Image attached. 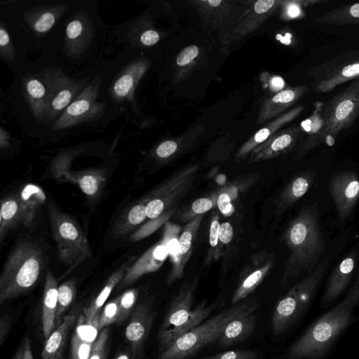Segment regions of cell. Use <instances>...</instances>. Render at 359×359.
I'll return each instance as SVG.
<instances>
[{
  "label": "cell",
  "instance_id": "1",
  "mask_svg": "<svg viewBox=\"0 0 359 359\" xmlns=\"http://www.w3.org/2000/svg\"><path fill=\"white\" fill-rule=\"evenodd\" d=\"M283 239L290 250L280 280L284 286L302 273L311 272L319 264L318 260L325 250L317 206L302 208L290 222Z\"/></svg>",
  "mask_w": 359,
  "mask_h": 359
},
{
  "label": "cell",
  "instance_id": "2",
  "mask_svg": "<svg viewBox=\"0 0 359 359\" xmlns=\"http://www.w3.org/2000/svg\"><path fill=\"white\" fill-rule=\"evenodd\" d=\"M359 304V273L346 297L318 318L289 348L285 359H318L325 355L351 321Z\"/></svg>",
  "mask_w": 359,
  "mask_h": 359
},
{
  "label": "cell",
  "instance_id": "3",
  "mask_svg": "<svg viewBox=\"0 0 359 359\" xmlns=\"http://www.w3.org/2000/svg\"><path fill=\"white\" fill-rule=\"evenodd\" d=\"M320 128L308 135L298 154L301 158L321 144L332 146L338 134L350 128L359 114V79L334 95L325 103H320Z\"/></svg>",
  "mask_w": 359,
  "mask_h": 359
},
{
  "label": "cell",
  "instance_id": "4",
  "mask_svg": "<svg viewBox=\"0 0 359 359\" xmlns=\"http://www.w3.org/2000/svg\"><path fill=\"white\" fill-rule=\"evenodd\" d=\"M197 280L186 283L172 298L157 334L158 353L170 347L179 337L203 323L217 306L203 301L193 308Z\"/></svg>",
  "mask_w": 359,
  "mask_h": 359
},
{
  "label": "cell",
  "instance_id": "5",
  "mask_svg": "<svg viewBox=\"0 0 359 359\" xmlns=\"http://www.w3.org/2000/svg\"><path fill=\"white\" fill-rule=\"evenodd\" d=\"M45 265L43 250L29 241L18 243L12 250L0 277V303L14 299L32 289Z\"/></svg>",
  "mask_w": 359,
  "mask_h": 359
},
{
  "label": "cell",
  "instance_id": "6",
  "mask_svg": "<svg viewBox=\"0 0 359 359\" xmlns=\"http://www.w3.org/2000/svg\"><path fill=\"white\" fill-rule=\"evenodd\" d=\"M259 304L255 299L243 300L204 320L179 337L156 359H187L217 342L227 324L235 318L252 310Z\"/></svg>",
  "mask_w": 359,
  "mask_h": 359
},
{
  "label": "cell",
  "instance_id": "7",
  "mask_svg": "<svg viewBox=\"0 0 359 359\" xmlns=\"http://www.w3.org/2000/svg\"><path fill=\"white\" fill-rule=\"evenodd\" d=\"M327 264L328 260L319 263L278 302L271 316V328L274 334L285 332L307 310L316 294Z\"/></svg>",
  "mask_w": 359,
  "mask_h": 359
},
{
  "label": "cell",
  "instance_id": "8",
  "mask_svg": "<svg viewBox=\"0 0 359 359\" xmlns=\"http://www.w3.org/2000/svg\"><path fill=\"white\" fill-rule=\"evenodd\" d=\"M48 215L58 259L69 271L72 270L91 256L87 237L78 223L53 203L48 205Z\"/></svg>",
  "mask_w": 359,
  "mask_h": 359
},
{
  "label": "cell",
  "instance_id": "9",
  "mask_svg": "<svg viewBox=\"0 0 359 359\" xmlns=\"http://www.w3.org/2000/svg\"><path fill=\"white\" fill-rule=\"evenodd\" d=\"M309 76L311 78V86L317 93L331 92L342 83L359 79V49L313 67Z\"/></svg>",
  "mask_w": 359,
  "mask_h": 359
},
{
  "label": "cell",
  "instance_id": "10",
  "mask_svg": "<svg viewBox=\"0 0 359 359\" xmlns=\"http://www.w3.org/2000/svg\"><path fill=\"white\" fill-rule=\"evenodd\" d=\"M47 90V109L45 121L58 118L82 91L83 81L66 76L59 69H46L40 74Z\"/></svg>",
  "mask_w": 359,
  "mask_h": 359
},
{
  "label": "cell",
  "instance_id": "11",
  "mask_svg": "<svg viewBox=\"0 0 359 359\" xmlns=\"http://www.w3.org/2000/svg\"><path fill=\"white\" fill-rule=\"evenodd\" d=\"M196 169L195 166L187 168L172 175L143 199L149 219L158 218L186 194L194 180Z\"/></svg>",
  "mask_w": 359,
  "mask_h": 359
},
{
  "label": "cell",
  "instance_id": "12",
  "mask_svg": "<svg viewBox=\"0 0 359 359\" xmlns=\"http://www.w3.org/2000/svg\"><path fill=\"white\" fill-rule=\"evenodd\" d=\"M100 79L97 77L88 84L56 119L52 128L65 129L71 126L93 120L103 112L104 103L97 102Z\"/></svg>",
  "mask_w": 359,
  "mask_h": 359
},
{
  "label": "cell",
  "instance_id": "13",
  "mask_svg": "<svg viewBox=\"0 0 359 359\" xmlns=\"http://www.w3.org/2000/svg\"><path fill=\"white\" fill-rule=\"evenodd\" d=\"M329 191L339 219L345 221L359 199V175L353 170L335 173L330 180Z\"/></svg>",
  "mask_w": 359,
  "mask_h": 359
},
{
  "label": "cell",
  "instance_id": "14",
  "mask_svg": "<svg viewBox=\"0 0 359 359\" xmlns=\"http://www.w3.org/2000/svg\"><path fill=\"white\" fill-rule=\"evenodd\" d=\"M155 313L151 305L142 302L137 305L130 316L125 336L128 341L133 359L142 355L144 344L149 335Z\"/></svg>",
  "mask_w": 359,
  "mask_h": 359
},
{
  "label": "cell",
  "instance_id": "15",
  "mask_svg": "<svg viewBox=\"0 0 359 359\" xmlns=\"http://www.w3.org/2000/svg\"><path fill=\"white\" fill-rule=\"evenodd\" d=\"M167 241V236L163 233L162 238L158 243L146 251L133 264H130L117 285L118 288L120 290L125 288L142 276L160 269L169 256Z\"/></svg>",
  "mask_w": 359,
  "mask_h": 359
},
{
  "label": "cell",
  "instance_id": "16",
  "mask_svg": "<svg viewBox=\"0 0 359 359\" xmlns=\"http://www.w3.org/2000/svg\"><path fill=\"white\" fill-rule=\"evenodd\" d=\"M67 155L61 156L55 163L57 177L73 182L90 200H95L101 194L106 180L105 172L102 169H88L71 172L66 168Z\"/></svg>",
  "mask_w": 359,
  "mask_h": 359
},
{
  "label": "cell",
  "instance_id": "17",
  "mask_svg": "<svg viewBox=\"0 0 359 359\" xmlns=\"http://www.w3.org/2000/svg\"><path fill=\"white\" fill-rule=\"evenodd\" d=\"M252 264L244 271L231 297L233 305L245 300L263 281L272 269L274 261L271 255L255 256Z\"/></svg>",
  "mask_w": 359,
  "mask_h": 359
},
{
  "label": "cell",
  "instance_id": "18",
  "mask_svg": "<svg viewBox=\"0 0 359 359\" xmlns=\"http://www.w3.org/2000/svg\"><path fill=\"white\" fill-rule=\"evenodd\" d=\"M358 254L352 250L333 269L322 296V304L335 301L345 290L353 276Z\"/></svg>",
  "mask_w": 359,
  "mask_h": 359
},
{
  "label": "cell",
  "instance_id": "19",
  "mask_svg": "<svg viewBox=\"0 0 359 359\" xmlns=\"http://www.w3.org/2000/svg\"><path fill=\"white\" fill-rule=\"evenodd\" d=\"M92 35L93 27L88 17L77 13L66 27V51L70 55H79L88 47Z\"/></svg>",
  "mask_w": 359,
  "mask_h": 359
},
{
  "label": "cell",
  "instance_id": "20",
  "mask_svg": "<svg viewBox=\"0 0 359 359\" xmlns=\"http://www.w3.org/2000/svg\"><path fill=\"white\" fill-rule=\"evenodd\" d=\"M255 311H249L230 321L217 341L218 347L234 346L250 337L255 329L257 320Z\"/></svg>",
  "mask_w": 359,
  "mask_h": 359
},
{
  "label": "cell",
  "instance_id": "21",
  "mask_svg": "<svg viewBox=\"0 0 359 359\" xmlns=\"http://www.w3.org/2000/svg\"><path fill=\"white\" fill-rule=\"evenodd\" d=\"M78 308L65 315L61 323L46 339L41 359H63L68 334L78 317Z\"/></svg>",
  "mask_w": 359,
  "mask_h": 359
},
{
  "label": "cell",
  "instance_id": "22",
  "mask_svg": "<svg viewBox=\"0 0 359 359\" xmlns=\"http://www.w3.org/2000/svg\"><path fill=\"white\" fill-rule=\"evenodd\" d=\"M316 179V170H306L294 177L276 200V214L284 212L299 201L310 189Z\"/></svg>",
  "mask_w": 359,
  "mask_h": 359
},
{
  "label": "cell",
  "instance_id": "23",
  "mask_svg": "<svg viewBox=\"0 0 359 359\" xmlns=\"http://www.w3.org/2000/svg\"><path fill=\"white\" fill-rule=\"evenodd\" d=\"M42 302V329L46 339L56 327V313L57 309V280L50 271L45 277Z\"/></svg>",
  "mask_w": 359,
  "mask_h": 359
},
{
  "label": "cell",
  "instance_id": "24",
  "mask_svg": "<svg viewBox=\"0 0 359 359\" xmlns=\"http://www.w3.org/2000/svg\"><path fill=\"white\" fill-rule=\"evenodd\" d=\"M203 215H198L190 219L183 227L179 237L180 254L176 269L169 273L167 278L168 284H172L175 280L180 278L184 274V268L189 259L192 244L199 229Z\"/></svg>",
  "mask_w": 359,
  "mask_h": 359
},
{
  "label": "cell",
  "instance_id": "25",
  "mask_svg": "<svg viewBox=\"0 0 359 359\" xmlns=\"http://www.w3.org/2000/svg\"><path fill=\"white\" fill-rule=\"evenodd\" d=\"M148 65L145 60L131 62L115 81L112 87V97L118 101L130 98L135 86L144 74Z\"/></svg>",
  "mask_w": 359,
  "mask_h": 359
},
{
  "label": "cell",
  "instance_id": "26",
  "mask_svg": "<svg viewBox=\"0 0 359 359\" xmlns=\"http://www.w3.org/2000/svg\"><path fill=\"white\" fill-rule=\"evenodd\" d=\"M131 261L132 258L121 266L110 276L95 299L84 309V316L88 323H97L103 305L113 290L121 282L126 272L130 267Z\"/></svg>",
  "mask_w": 359,
  "mask_h": 359
},
{
  "label": "cell",
  "instance_id": "27",
  "mask_svg": "<svg viewBox=\"0 0 359 359\" xmlns=\"http://www.w3.org/2000/svg\"><path fill=\"white\" fill-rule=\"evenodd\" d=\"M23 91L36 119L42 122L46 119L47 90L42 81L31 75L24 78Z\"/></svg>",
  "mask_w": 359,
  "mask_h": 359
},
{
  "label": "cell",
  "instance_id": "28",
  "mask_svg": "<svg viewBox=\"0 0 359 359\" xmlns=\"http://www.w3.org/2000/svg\"><path fill=\"white\" fill-rule=\"evenodd\" d=\"M23 212V225L31 226L37 212L46 201V194L41 187L36 184L25 185L18 194Z\"/></svg>",
  "mask_w": 359,
  "mask_h": 359
},
{
  "label": "cell",
  "instance_id": "29",
  "mask_svg": "<svg viewBox=\"0 0 359 359\" xmlns=\"http://www.w3.org/2000/svg\"><path fill=\"white\" fill-rule=\"evenodd\" d=\"M147 217L146 203L142 200L130 206L118 217L113 226L111 236L120 238L131 233Z\"/></svg>",
  "mask_w": 359,
  "mask_h": 359
},
{
  "label": "cell",
  "instance_id": "30",
  "mask_svg": "<svg viewBox=\"0 0 359 359\" xmlns=\"http://www.w3.org/2000/svg\"><path fill=\"white\" fill-rule=\"evenodd\" d=\"M23 224V212L18 195H11L2 199L0 210V238L15 226Z\"/></svg>",
  "mask_w": 359,
  "mask_h": 359
},
{
  "label": "cell",
  "instance_id": "31",
  "mask_svg": "<svg viewBox=\"0 0 359 359\" xmlns=\"http://www.w3.org/2000/svg\"><path fill=\"white\" fill-rule=\"evenodd\" d=\"M332 25H359V2L341 6L315 19Z\"/></svg>",
  "mask_w": 359,
  "mask_h": 359
},
{
  "label": "cell",
  "instance_id": "32",
  "mask_svg": "<svg viewBox=\"0 0 359 359\" xmlns=\"http://www.w3.org/2000/svg\"><path fill=\"white\" fill-rule=\"evenodd\" d=\"M65 10L63 5H60L34 11L28 15V22L36 33H46L53 27Z\"/></svg>",
  "mask_w": 359,
  "mask_h": 359
},
{
  "label": "cell",
  "instance_id": "33",
  "mask_svg": "<svg viewBox=\"0 0 359 359\" xmlns=\"http://www.w3.org/2000/svg\"><path fill=\"white\" fill-rule=\"evenodd\" d=\"M300 133L299 128H294L282 133L273 140L267 150L258 153L255 161L272 157L292 149L299 140Z\"/></svg>",
  "mask_w": 359,
  "mask_h": 359
},
{
  "label": "cell",
  "instance_id": "34",
  "mask_svg": "<svg viewBox=\"0 0 359 359\" xmlns=\"http://www.w3.org/2000/svg\"><path fill=\"white\" fill-rule=\"evenodd\" d=\"M304 108V105L298 106L276 120L271 126H269V128H264L259 130L255 135L252 141H251L250 143H248L241 149L240 155H244L250 149H252L256 144H260L265 141L271 135V133L273 130L295 118L303 111Z\"/></svg>",
  "mask_w": 359,
  "mask_h": 359
},
{
  "label": "cell",
  "instance_id": "35",
  "mask_svg": "<svg viewBox=\"0 0 359 359\" xmlns=\"http://www.w3.org/2000/svg\"><path fill=\"white\" fill-rule=\"evenodd\" d=\"M76 293V283L73 280H67L58 286L56 327L61 323L66 311L74 302Z\"/></svg>",
  "mask_w": 359,
  "mask_h": 359
},
{
  "label": "cell",
  "instance_id": "36",
  "mask_svg": "<svg viewBox=\"0 0 359 359\" xmlns=\"http://www.w3.org/2000/svg\"><path fill=\"white\" fill-rule=\"evenodd\" d=\"M119 297V313L117 322L121 323L130 318L135 308L138 291L133 288L125 291Z\"/></svg>",
  "mask_w": 359,
  "mask_h": 359
},
{
  "label": "cell",
  "instance_id": "37",
  "mask_svg": "<svg viewBox=\"0 0 359 359\" xmlns=\"http://www.w3.org/2000/svg\"><path fill=\"white\" fill-rule=\"evenodd\" d=\"M119 313V297L108 302L99 316L97 330L101 331L114 323H116Z\"/></svg>",
  "mask_w": 359,
  "mask_h": 359
},
{
  "label": "cell",
  "instance_id": "38",
  "mask_svg": "<svg viewBox=\"0 0 359 359\" xmlns=\"http://www.w3.org/2000/svg\"><path fill=\"white\" fill-rule=\"evenodd\" d=\"M93 343L88 341L78 333H74L71 342V359H89Z\"/></svg>",
  "mask_w": 359,
  "mask_h": 359
},
{
  "label": "cell",
  "instance_id": "39",
  "mask_svg": "<svg viewBox=\"0 0 359 359\" xmlns=\"http://www.w3.org/2000/svg\"><path fill=\"white\" fill-rule=\"evenodd\" d=\"M215 198V197L212 196L196 199L191 203L190 210L182 217H184V219H191L198 215H203L214 207L216 201Z\"/></svg>",
  "mask_w": 359,
  "mask_h": 359
},
{
  "label": "cell",
  "instance_id": "40",
  "mask_svg": "<svg viewBox=\"0 0 359 359\" xmlns=\"http://www.w3.org/2000/svg\"><path fill=\"white\" fill-rule=\"evenodd\" d=\"M258 353L249 349L231 350L209 355L203 359H257Z\"/></svg>",
  "mask_w": 359,
  "mask_h": 359
},
{
  "label": "cell",
  "instance_id": "41",
  "mask_svg": "<svg viewBox=\"0 0 359 359\" xmlns=\"http://www.w3.org/2000/svg\"><path fill=\"white\" fill-rule=\"evenodd\" d=\"M109 329L102 330L93 343L92 352L89 359H104L107 345L109 339Z\"/></svg>",
  "mask_w": 359,
  "mask_h": 359
},
{
  "label": "cell",
  "instance_id": "42",
  "mask_svg": "<svg viewBox=\"0 0 359 359\" xmlns=\"http://www.w3.org/2000/svg\"><path fill=\"white\" fill-rule=\"evenodd\" d=\"M0 50L1 55L6 60L14 58V50L7 30L1 24L0 27Z\"/></svg>",
  "mask_w": 359,
  "mask_h": 359
},
{
  "label": "cell",
  "instance_id": "43",
  "mask_svg": "<svg viewBox=\"0 0 359 359\" xmlns=\"http://www.w3.org/2000/svg\"><path fill=\"white\" fill-rule=\"evenodd\" d=\"M198 48L194 45L185 48L177 57V64L180 66L188 65L198 55Z\"/></svg>",
  "mask_w": 359,
  "mask_h": 359
},
{
  "label": "cell",
  "instance_id": "44",
  "mask_svg": "<svg viewBox=\"0 0 359 359\" xmlns=\"http://www.w3.org/2000/svg\"><path fill=\"white\" fill-rule=\"evenodd\" d=\"M177 149V142L172 140H167L158 146L156 153L159 158H165L175 154Z\"/></svg>",
  "mask_w": 359,
  "mask_h": 359
},
{
  "label": "cell",
  "instance_id": "45",
  "mask_svg": "<svg viewBox=\"0 0 359 359\" xmlns=\"http://www.w3.org/2000/svg\"><path fill=\"white\" fill-rule=\"evenodd\" d=\"M217 204L221 213L229 216L233 212V207L229 195L224 192L220 194L217 199Z\"/></svg>",
  "mask_w": 359,
  "mask_h": 359
},
{
  "label": "cell",
  "instance_id": "46",
  "mask_svg": "<svg viewBox=\"0 0 359 359\" xmlns=\"http://www.w3.org/2000/svg\"><path fill=\"white\" fill-rule=\"evenodd\" d=\"M233 236V229L231 224L227 222L222 223L219 231V242L223 245H229Z\"/></svg>",
  "mask_w": 359,
  "mask_h": 359
},
{
  "label": "cell",
  "instance_id": "47",
  "mask_svg": "<svg viewBox=\"0 0 359 359\" xmlns=\"http://www.w3.org/2000/svg\"><path fill=\"white\" fill-rule=\"evenodd\" d=\"M219 227L218 215H215L211 221L209 232V243L212 248H216L218 245Z\"/></svg>",
  "mask_w": 359,
  "mask_h": 359
},
{
  "label": "cell",
  "instance_id": "48",
  "mask_svg": "<svg viewBox=\"0 0 359 359\" xmlns=\"http://www.w3.org/2000/svg\"><path fill=\"white\" fill-rule=\"evenodd\" d=\"M11 319L8 315H2L0 318V344L6 341L10 332Z\"/></svg>",
  "mask_w": 359,
  "mask_h": 359
},
{
  "label": "cell",
  "instance_id": "49",
  "mask_svg": "<svg viewBox=\"0 0 359 359\" xmlns=\"http://www.w3.org/2000/svg\"><path fill=\"white\" fill-rule=\"evenodd\" d=\"M159 39L158 33L154 30H147L140 36V41L144 46L154 45L158 41Z\"/></svg>",
  "mask_w": 359,
  "mask_h": 359
},
{
  "label": "cell",
  "instance_id": "50",
  "mask_svg": "<svg viewBox=\"0 0 359 359\" xmlns=\"http://www.w3.org/2000/svg\"><path fill=\"white\" fill-rule=\"evenodd\" d=\"M274 4L273 0H259L255 3L254 9L257 13L262 14L271 9Z\"/></svg>",
  "mask_w": 359,
  "mask_h": 359
},
{
  "label": "cell",
  "instance_id": "51",
  "mask_svg": "<svg viewBox=\"0 0 359 359\" xmlns=\"http://www.w3.org/2000/svg\"><path fill=\"white\" fill-rule=\"evenodd\" d=\"M21 350L22 359H34L31 348V342L29 337H26L20 347Z\"/></svg>",
  "mask_w": 359,
  "mask_h": 359
},
{
  "label": "cell",
  "instance_id": "52",
  "mask_svg": "<svg viewBox=\"0 0 359 359\" xmlns=\"http://www.w3.org/2000/svg\"><path fill=\"white\" fill-rule=\"evenodd\" d=\"M270 83L274 90H281L285 86L283 79L280 76L273 77Z\"/></svg>",
  "mask_w": 359,
  "mask_h": 359
},
{
  "label": "cell",
  "instance_id": "53",
  "mask_svg": "<svg viewBox=\"0 0 359 359\" xmlns=\"http://www.w3.org/2000/svg\"><path fill=\"white\" fill-rule=\"evenodd\" d=\"M114 359H130V353L127 351H123L118 353Z\"/></svg>",
  "mask_w": 359,
  "mask_h": 359
},
{
  "label": "cell",
  "instance_id": "54",
  "mask_svg": "<svg viewBox=\"0 0 359 359\" xmlns=\"http://www.w3.org/2000/svg\"><path fill=\"white\" fill-rule=\"evenodd\" d=\"M290 36H291L289 34H287L285 37H281L280 35H278L277 36V39L278 40H280L281 42L285 43V44H289L290 43Z\"/></svg>",
  "mask_w": 359,
  "mask_h": 359
},
{
  "label": "cell",
  "instance_id": "55",
  "mask_svg": "<svg viewBox=\"0 0 359 359\" xmlns=\"http://www.w3.org/2000/svg\"><path fill=\"white\" fill-rule=\"evenodd\" d=\"M208 2L212 6L216 7V6H219L222 3V1L221 0H210V1H208Z\"/></svg>",
  "mask_w": 359,
  "mask_h": 359
},
{
  "label": "cell",
  "instance_id": "56",
  "mask_svg": "<svg viewBox=\"0 0 359 359\" xmlns=\"http://www.w3.org/2000/svg\"><path fill=\"white\" fill-rule=\"evenodd\" d=\"M13 359H22V354L20 348L18 349L16 354L15 355Z\"/></svg>",
  "mask_w": 359,
  "mask_h": 359
}]
</instances>
